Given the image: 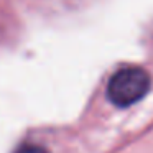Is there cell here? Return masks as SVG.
Returning a JSON list of instances; mask_svg holds the SVG:
<instances>
[{"label": "cell", "instance_id": "6da1fadb", "mask_svg": "<svg viewBox=\"0 0 153 153\" xmlns=\"http://www.w3.org/2000/svg\"><path fill=\"white\" fill-rule=\"evenodd\" d=\"M152 77L143 68L128 66L119 69L107 84V97L117 107H128L148 94Z\"/></svg>", "mask_w": 153, "mask_h": 153}, {"label": "cell", "instance_id": "7a4b0ae2", "mask_svg": "<svg viewBox=\"0 0 153 153\" xmlns=\"http://www.w3.org/2000/svg\"><path fill=\"white\" fill-rule=\"evenodd\" d=\"M15 153H48V150L41 145H35V143H25V145H20Z\"/></svg>", "mask_w": 153, "mask_h": 153}]
</instances>
